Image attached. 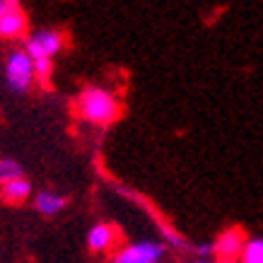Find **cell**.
I'll return each instance as SVG.
<instances>
[{
    "label": "cell",
    "mask_w": 263,
    "mask_h": 263,
    "mask_svg": "<svg viewBox=\"0 0 263 263\" xmlns=\"http://www.w3.org/2000/svg\"><path fill=\"white\" fill-rule=\"evenodd\" d=\"M63 41L65 36L56 29H39V32H34L29 39H27V53L32 56V61H39V58H48V61H53L58 51L63 48Z\"/></svg>",
    "instance_id": "obj_3"
},
{
    "label": "cell",
    "mask_w": 263,
    "mask_h": 263,
    "mask_svg": "<svg viewBox=\"0 0 263 263\" xmlns=\"http://www.w3.org/2000/svg\"><path fill=\"white\" fill-rule=\"evenodd\" d=\"M15 5H17V3H12V0H0V17L5 15L8 10H12Z\"/></svg>",
    "instance_id": "obj_14"
},
{
    "label": "cell",
    "mask_w": 263,
    "mask_h": 263,
    "mask_svg": "<svg viewBox=\"0 0 263 263\" xmlns=\"http://www.w3.org/2000/svg\"><path fill=\"white\" fill-rule=\"evenodd\" d=\"M34 205H36V210H39L41 215L53 217V215H58L65 205H68V198H65V196H61V193L39 191L36 196H34Z\"/></svg>",
    "instance_id": "obj_9"
},
{
    "label": "cell",
    "mask_w": 263,
    "mask_h": 263,
    "mask_svg": "<svg viewBox=\"0 0 263 263\" xmlns=\"http://www.w3.org/2000/svg\"><path fill=\"white\" fill-rule=\"evenodd\" d=\"M241 263H263V239H249L241 254Z\"/></svg>",
    "instance_id": "obj_11"
},
{
    "label": "cell",
    "mask_w": 263,
    "mask_h": 263,
    "mask_svg": "<svg viewBox=\"0 0 263 263\" xmlns=\"http://www.w3.org/2000/svg\"><path fill=\"white\" fill-rule=\"evenodd\" d=\"M196 263H210V261H196Z\"/></svg>",
    "instance_id": "obj_16"
},
{
    "label": "cell",
    "mask_w": 263,
    "mask_h": 263,
    "mask_svg": "<svg viewBox=\"0 0 263 263\" xmlns=\"http://www.w3.org/2000/svg\"><path fill=\"white\" fill-rule=\"evenodd\" d=\"M34 70H36V78H39L44 85H48V80H51V70H53V63H51L48 58H39V61H34Z\"/></svg>",
    "instance_id": "obj_12"
},
{
    "label": "cell",
    "mask_w": 263,
    "mask_h": 263,
    "mask_svg": "<svg viewBox=\"0 0 263 263\" xmlns=\"http://www.w3.org/2000/svg\"><path fill=\"white\" fill-rule=\"evenodd\" d=\"M5 80L10 89L15 92H27L36 80V70H34V61L27 51H12L5 61Z\"/></svg>",
    "instance_id": "obj_2"
},
{
    "label": "cell",
    "mask_w": 263,
    "mask_h": 263,
    "mask_svg": "<svg viewBox=\"0 0 263 263\" xmlns=\"http://www.w3.org/2000/svg\"><path fill=\"white\" fill-rule=\"evenodd\" d=\"M27 27H29V20H27L24 10L17 3L15 8L0 17V39H17V36H22L27 32Z\"/></svg>",
    "instance_id": "obj_6"
},
{
    "label": "cell",
    "mask_w": 263,
    "mask_h": 263,
    "mask_svg": "<svg viewBox=\"0 0 263 263\" xmlns=\"http://www.w3.org/2000/svg\"><path fill=\"white\" fill-rule=\"evenodd\" d=\"M162 254H164V247L160 241H138L121 249L114 263H160Z\"/></svg>",
    "instance_id": "obj_4"
},
{
    "label": "cell",
    "mask_w": 263,
    "mask_h": 263,
    "mask_svg": "<svg viewBox=\"0 0 263 263\" xmlns=\"http://www.w3.org/2000/svg\"><path fill=\"white\" fill-rule=\"evenodd\" d=\"M22 167L17 164L15 160H8V157H3L0 160V189L10 181H17V179H22Z\"/></svg>",
    "instance_id": "obj_10"
},
{
    "label": "cell",
    "mask_w": 263,
    "mask_h": 263,
    "mask_svg": "<svg viewBox=\"0 0 263 263\" xmlns=\"http://www.w3.org/2000/svg\"><path fill=\"white\" fill-rule=\"evenodd\" d=\"M75 111L82 121L95 123V126H109L121 116V102L116 99L114 92L104 87H87L82 89L78 102H75Z\"/></svg>",
    "instance_id": "obj_1"
},
{
    "label": "cell",
    "mask_w": 263,
    "mask_h": 263,
    "mask_svg": "<svg viewBox=\"0 0 263 263\" xmlns=\"http://www.w3.org/2000/svg\"><path fill=\"white\" fill-rule=\"evenodd\" d=\"M215 263H237V261H222V258H217Z\"/></svg>",
    "instance_id": "obj_15"
},
{
    "label": "cell",
    "mask_w": 263,
    "mask_h": 263,
    "mask_svg": "<svg viewBox=\"0 0 263 263\" xmlns=\"http://www.w3.org/2000/svg\"><path fill=\"white\" fill-rule=\"evenodd\" d=\"M196 254L200 256V261H205L210 254H215V247H213V244H200V247L196 249Z\"/></svg>",
    "instance_id": "obj_13"
},
{
    "label": "cell",
    "mask_w": 263,
    "mask_h": 263,
    "mask_svg": "<svg viewBox=\"0 0 263 263\" xmlns=\"http://www.w3.org/2000/svg\"><path fill=\"white\" fill-rule=\"evenodd\" d=\"M116 239H119V230H116L114 224H109V222H99V224H95V227L89 230L87 247L92 249V251H97V254H104V251L114 249Z\"/></svg>",
    "instance_id": "obj_7"
},
{
    "label": "cell",
    "mask_w": 263,
    "mask_h": 263,
    "mask_svg": "<svg viewBox=\"0 0 263 263\" xmlns=\"http://www.w3.org/2000/svg\"><path fill=\"white\" fill-rule=\"evenodd\" d=\"M215 256L217 258H222V261H234V258H241L244 254V247H247V241H244V232L239 227H232V230H224L220 237L215 239Z\"/></svg>",
    "instance_id": "obj_5"
},
{
    "label": "cell",
    "mask_w": 263,
    "mask_h": 263,
    "mask_svg": "<svg viewBox=\"0 0 263 263\" xmlns=\"http://www.w3.org/2000/svg\"><path fill=\"white\" fill-rule=\"evenodd\" d=\"M32 196V183L27 179H17V181H10L0 189V200L8 203V205H22L24 200H29Z\"/></svg>",
    "instance_id": "obj_8"
}]
</instances>
